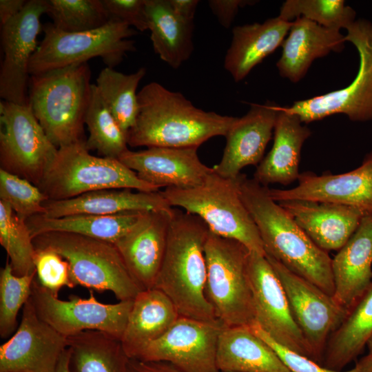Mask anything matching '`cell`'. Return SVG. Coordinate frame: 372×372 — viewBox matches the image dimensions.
Masks as SVG:
<instances>
[{"label":"cell","instance_id":"4dcf8cb0","mask_svg":"<svg viewBox=\"0 0 372 372\" xmlns=\"http://www.w3.org/2000/svg\"><path fill=\"white\" fill-rule=\"evenodd\" d=\"M371 335L372 282L330 335L322 365L341 371L362 353Z\"/></svg>","mask_w":372,"mask_h":372},{"label":"cell","instance_id":"f907efd6","mask_svg":"<svg viewBox=\"0 0 372 372\" xmlns=\"http://www.w3.org/2000/svg\"><path fill=\"white\" fill-rule=\"evenodd\" d=\"M366 347L368 348L369 352H372V335L370 338V339L369 340V341H368V342L366 344Z\"/></svg>","mask_w":372,"mask_h":372},{"label":"cell","instance_id":"4316f807","mask_svg":"<svg viewBox=\"0 0 372 372\" xmlns=\"http://www.w3.org/2000/svg\"><path fill=\"white\" fill-rule=\"evenodd\" d=\"M292 25L278 16L265 22L237 25L224 60L225 69L236 82L242 81L267 56L282 45Z\"/></svg>","mask_w":372,"mask_h":372},{"label":"cell","instance_id":"52a82bcc","mask_svg":"<svg viewBox=\"0 0 372 372\" xmlns=\"http://www.w3.org/2000/svg\"><path fill=\"white\" fill-rule=\"evenodd\" d=\"M81 141L59 147L37 186L48 200H61L106 189L158 192L118 158L92 155Z\"/></svg>","mask_w":372,"mask_h":372},{"label":"cell","instance_id":"836d02e7","mask_svg":"<svg viewBox=\"0 0 372 372\" xmlns=\"http://www.w3.org/2000/svg\"><path fill=\"white\" fill-rule=\"evenodd\" d=\"M145 74L144 68L132 74H123L106 67L96 79L95 85L100 96L126 134L136 121L138 111L136 90Z\"/></svg>","mask_w":372,"mask_h":372},{"label":"cell","instance_id":"e0dca14e","mask_svg":"<svg viewBox=\"0 0 372 372\" xmlns=\"http://www.w3.org/2000/svg\"><path fill=\"white\" fill-rule=\"evenodd\" d=\"M68 347V338L41 320L29 299L17 329L0 346V372H55Z\"/></svg>","mask_w":372,"mask_h":372},{"label":"cell","instance_id":"681fc988","mask_svg":"<svg viewBox=\"0 0 372 372\" xmlns=\"http://www.w3.org/2000/svg\"><path fill=\"white\" fill-rule=\"evenodd\" d=\"M69 358L70 351L68 347V349L65 351L63 355L61 356L55 372H70Z\"/></svg>","mask_w":372,"mask_h":372},{"label":"cell","instance_id":"7c38bea8","mask_svg":"<svg viewBox=\"0 0 372 372\" xmlns=\"http://www.w3.org/2000/svg\"><path fill=\"white\" fill-rule=\"evenodd\" d=\"M30 300L39 317L65 337L85 331H99L121 340L133 300L104 304L93 293L87 299L71 296L63 300L33 280Z\"/></svg>","mask_w":372,"mask_h":372},{"label":"cell","instance_id":"2e32d148","mask_svg":"<svg viewBox=\"0 0 372 372\" xmlns=\"http://www.w3.org/2000/svg\"><path fill=\"white\" fill-rule=\"evenodd\" d=\"M248 269L255 324L279 344L313 360L311 350L293 318L282 285L266 256L249 251Z\"/></svg>","mask_w":372,"mask_h":372},{"label":"cell","instance_id":"7bdbcfd3","mask_svg":"<svg viewBox=\"0 0 372 372\" xmlns=\"http://www.w3.org/2000/svg\"><path fill=\"white\" fill-rule=\"evenodd\" d=\"M110 19L144 32L148 30L146 0H102Z\"/></svg>","mask_w":372,"mask_h":372},{"label":"cell","instance_id":"ffe728a7","mask_svg":"<svg viewBox=\"0 0 372 372\" xmlns=\"http://www.w3.org/2000/svg\"><path fill=\"white\" fill-rule=\"evenodd\" d=\"M173 209L142 212L132 228L113 243L142 290L154 288L166 250Z\"/></svg>","mask_w":372,"mask_h":372},{"label":"cell","instance_id":"603a6c76","mask_svg":"<svg viewBox=\"0 0 372 372\" xmlns=\"http://www.w3.org/2000/svg\"><path fill=\"white\" fill-rule=\"evenodd\" d=\"M331 267L333 298L348 312L372 282V214L362 218L332 259Z\"/></svg>","mask_w":372,"mask_h":372},{"label":"cell","instance_id":"d590c367","mask_svg":"<svg viewBox=\"0 0 372 372\" xmlns=\"http://www.w3.org/2000/svg\"><path fill=\"white\" fill-rule=\"evenodd\" d=\"M0 244L6 250L14 273L19 276L36 273V250L25 220L0 200Z\"/></svg>","mask_w":372,"mask_h":372},{"label":"cell","instance_id":"60d3db41","mask_svg":"<svg viewBox=\"0 0 372 372\" xmlns=\"http://www.w3.org/2000/svg\"><path fill=\"white\" fill-rule=\"evenodd\" d=\"M37 279L41 286L58 296L63 287L74 288L69 264L59 254L49 249H35Z\"/></svg>","mask_w":372,"mask_h":372},{"label":"cell","instance_id":"f1b7e54d","mask_svg":"<svg viewBox=\"0 0 372 372\" xmlns=\"http://www.w3.org/2000/svg\"><path fill=\"white\" fill-rule=\"evenodd\" d=\"M179 316L172 301L160 289L140 291L133 300L121 340L127 357L133 358L143 346L162 336Z\"/></svg>","mask_w":372,"mask_h":372},{"label":"cell","instance_id":"f35d334b","mask_svg":"<svg viewBox=\"0 0 372 372\" xmlns=\"http://www.w3.org/2000/svg\"><path fill=\"white\" fill-rule=\"evenodd\" d=\"M37 273L19 276L8 260L0 271V336L11 337L17 329V315L30 299Z\"/></svg>","mask_w":372,"mask_h":372},{"label":"cell","instance_id":"484cf974","mask_svg":"<svg viewBox=\"0 0 372 372\" xmlns=\"http://www.w3.org/2000/svg\"><path fill=\"white\" fill-rule=\"evenodd\" d=\"M295 115L280 106L273 130V143L258 165L254 179L263 186L289 185L298 180L301 149L311 132Z\"/></svg>","mask_w":372,"mask_h":372},{"label":"cell","instance_id":"e575fe53","mask_svg":"<svg viewBox=\"0 0 372 372\" xmlns=\"http://www.w3.org/2000/svg\"><path fill=\"white\" fill-rule=\"evenodd\" d=\"M84 123L89 132L85 142L88 150H96L103 157L118 158L128 149L127 134L104 103L95 84L92 85Z\"/></svg>","mask_w":372,"mask_h":372},{"label":"cell","instance_id":"7a4b0ae2","mask_svg":"<svg viewBox=\"0 0 372 372\" xmlns=\"http://www.w3.org/2000/svg\"><path fill=\"white\" fill-rule=\"evenodd\" d=\"M239 192L259 231L266 255L330 296L334 293L332 259L316 245L287 211L273 200L268 187L240 174Z\"/></svg>","mask_w":372,"mask_h":372},{"label":"cell","instance_id":"d6a6232c","mask_svg":"<svg viewBox=\"0 0 372 372\" xmlns=\"http://www.w3.org/2000/svg\"><path fill=\"white\" fill-rule=\"evenodd\" d=\"M70 372H128L121 340L99 331L68 337Z\"/></svg>","mask_w":372,"mask_h":372},{"label":"cell","instance_id":"f6af8a7d","mask_svg":"<svg viewBox=\"0 0 372 372\" xmlns=\"http://www.w3.org/2000/svg\"><path fill=\"white\" fill-rule=\"evenodd\" d=\"M128 372H183L174 365L166 362L143 361L130 359Z\"/></svg>","mask_w":372,"mask_h":372},{"label":"cell","instance_id":"ba28073f","mask_svg":"<svg viewBox=\"0 0 372 372\" xmlns=\"http://www.w3.org/2000/svg\"><path fill=\"white\" fill-rule=\"evenodd\" d=\"M249 251L240 242L209 231L205 245V293L216 319L224 327H251L255 323Z\"/></svg>","mask_w":372,"mask_h":372},{"label":"cell","instance_id":"9a60e30c","mask_svg":"<svg viewBox=\"0 0 372 372\" xmlns=\"http://www.w3.org/2000/svg\"><path fill=\"white\" fill-rule=\"evenodd\" d=\"M48 0H29L23 10L1 25L3 58L0 69V96L3 101L28 105L30 63L42 26L41 17L48 13Z\"/></svg>","mask_w":372,"mask_h":372},{"label":"cell","instance_id":"7402d4cb","mask_svg":"<svg viewBox=\"0 0 372 372\" xmlns=\"http://www.w3.org/2000/svg\"><path fill=\"white\" fill-rule=\"evenodd\" d=\"M320 248L338 251L366 215L344 205L302 199L277 202Z\"/></svg>","mask_w":372,"mask_h":372},{"label":"cell","instance_id":"cb8c5ba5","mask_svg":"<svg viewBox=\"0 0 372 372\" xmlns=\"http://www.w3.org/2000/svg\"><path fill=\"white\" fill-rule=\"evenodd\" d=\"M287 36L276 67L281 76L293 83L305 76L316 59L331 52H341L346 41L340 30L323 27L304 17L292 21Z\"/></svg>","mask_w":372,"mask_h":372},{"label":"cell","instance_id":"f546056e","mask_svg":"<svg viewBox=\"0 0 372 372\" xmlns=\"http://www.w3.org/2000/svg\"><path fill=\"white\" fill-rule=\"evenodd\" d=\"M146 13L154 52L172 68H178L193 52L194 23L178 17L168 0H146Z\"/></svg>","mask_w":372,"mask_h":372},{"label":"cell","instance_id":"7dc6e473","mask_svg":"<svg viewBox=\"0 0 372 372\" xmlns=\"http://www.w3.org/2000/svg\"><path fill=\"white\" fill-rule=\"evenodd\" d=\"M28 1L25 0H1L0 1V21L1 25H4L11 19L19 14Z\"/></svg>","mask_w":372,"mask_h":372},{"label":"cell","instance_id":"d6986e66","mask_svg":"<svg viewBox=\"0 0 372 372\" xmlns=\"http://www.w3.org/2000/svg\"><path fill=\"white\" fill-rule=\"evenodd\" d=\"M198 147H151L140 151L129 149L118 159L135 172L140 179L158 189H187L204 183L213 168L203 164Z\"/></svg>","mask_w":372,"mask_h":372},{"label":"cell","instance_id":"3957f363","mask_svg":"<svg viewBox=\"0 0 372 372\" xmlns=\"http://www.w3.org/2000/svg\"><path fill=\"white\" fill-rule=\"evenodd\" d=\"M209 231L198 216L174 207L154 286L169 297L180 316L203 321L218 320L205 293V245Z\"/></svg>","mask_w":372,"mask_h":372},{"label":"cell","instance_id":"8992f818","mask_svg":"<svg viewBox=\"0 0 372 372\" xmlns=\"http://www.w3.org/2000/svg\"><path fill=\"white\" fill-rule=\"evenodd\" d=\"M33 243L35 249L53 250L67 260L74 287L110 291L119 301L133 300L143 291L110 242L75 234L48 232L34 237Z\"/></svg>","mask_w":372,"mask_h":372},{"label":"cell","instance_id":"bcb514c9","mask_svg":"<svg viewBox=\"0 0 372 372\" xmlns=\"http://www.w3.org/2000/svg\"><path fill=\"white\" fill-rule=\"evenodd\" d=\"M174 12L180 19L193 22L199 1L198 0H168Z\"/></svg>","mask_w":372,"mask_h":372},{"label":"cell","instance_id":"c3c4849f","mask_svg":"<svg viewBox=\"0 0 372 372\" xmlns=\"http://www.w3.org/2000/svg\"><path fill=\"white\" fill-rule=\"evenodd\" d=\"M355 367L359 372H372V352L361 358L355 364Z\"/></svg>","mask_w":372,"mask_h":372},{"label":"cell","instance_id":"5b68a950","mask_svg":"<svg viewBox=\"0 0 372 372\" xmlns=\"http://www.w3.org/2000/svg\"><path fill=\"white\" fill-rule=\"evenodd\" d=\"M238 176L224 178L213 169L197 187H168L161 192L171 207L198 216L211 233L266 256L258 227L240 196Z\"/></svg>","mask_w":372,"mask_h":372},{"label":"cell","instance_id":"30bf717a","mask_svg":"<svg viewBox=\"0 0 372 372\" xmlns=\"http://www.w3.org/2000/svg\"><path fill=\"white\" fill-rule=\"evenodd\" d=\"M346 30V41L355 47L359 55L358 73L342 89L282 107L304 124L337 114H344L353 121L372 120V23L364 19H355Z\"/></svg>","mask_w":372,"mask_h":372},{"label":"cell","instance_id":"5bb4252c","mask_svg":"<svg viewBox=\"0 0 372 372\" xmlns=\"http://www.w3.org/2000/svg\"><path fill=\"white\" fill-rule=\"evenodd\" d=\"M223 327L219 320L180 316L162 336L143 346L131 359L166 362L183 372H220L216 351Z\"/></svg>","mask_w":372,"mask_h":372},{"label":"cell","instance_id":"9c48e42d","mask_svg":"<svg viewBox=\"0 0 372 372\" xmlns=\"http://www.w3.org/2000/svg\"><path fill=\"white\" fill-rule=\"evenodd\" d=\"M44 37L31 58L29 72L34 75L100 57L107 67L120 64L126 54L136 50L130 37L136 30L111 19L105 25L89 31L65 32L52 23L42 26Z\"/></svg>","mask_w":372,"mask_h":372},{"label":"cell","instance_id":"b9f144b4","mask_svg":"<svg viewBox=\"0 0 372 372\" xmlns=\"http://www.w3.org/2000/svg\"><path fill=\"white\" fill-rule=\"evenodd\" d=\"M250 327L256 335L272 347L291 372H359L355 367L346 371L328 369L307 356L296 353L279 344L256 324L254 323Z\"/></svg>","mask_w":372,"mask_h":372},{"label":"cell","instance_id":"d4e9b609","mask_svg":"<svg viewBox=\"0 0 372 372\" xmlns=\"http://www.w3.org/2000/svg\"><path fill=\"white\" fill-rule=\"evenodd\" d=\"M43 214L60 218L74 214L114 215L130 211L165 210L172 208L158 192H132L130 189H106L87 192L77 197L43 203Z\"/></svg>","mask_w":372,"mask_h":372},{"label":"cell","instance_id":"8fae6325","mask_svg":"<svg viewBox=\"0 0 372 372\" xmlns=\"http://www.w3.org/2000/svg\"><path fill=\"white\" fill-rule=\"evenodd\" d=\"M1 169L38 186L58 148L50 141L29 105L0 102Z\"/></svg>","mask_w":372,"mask_h":372},{"label":"cell","instance_id":"277c9868","mask_svg":"<svg viewBox=\"0 0 372 372\" xmlns=\"http://www.w3.org/2000/svg\"><path fill=\"white\" fill-rule=\"evenodd\" d=\"M90 79L87 63L30 75L28 105L58 149L85 141L83 125L92 85Z\"/></svg>","mask_w":372,"mask_h":372},{"label":"cell","instance_id":"74e56055","mask_svg":"<svg viewBox=\"0 0 372 372\" xmlns=\"http://www.w3.org/2000/svg\"><path fill=\"white\" fill-rule=\"evenodd\" d=\"M356 13L343 0H287L278 17L287 21L304 17L331 29H346L355 21Z\"/></svg>","mask_w":372,"mask_h":372},{"label":"cell","instance_id":"ac0fdd59","mask_svg":"<svg viewBox=\"0 0 372 372\" xmlns=\"http://www.w3.org/2000/svg\"><path fill=\"white\" fill-rule=\"evenodd\" d=\"M268 193L276 202L302 199L354 207L366 214H372V152L364 158L360 166L349 172L318 175L311 172L300 173L298 185L289 189H269Z\"/></svg>","mask_w":372,"mask_h":372},{"label":"cell","instance_id":"83f0119b","mask_svg":"<svg viewBox=\"0 0 372 372\" xmlns=\"http://www.w3.org/2000/svg\"><path fill=\"white\" fill-rule=\"evenodd\" d=\"M216 365L220 372H291L272 347L247 326L223 327Z\"/></svg>","mask_w":372,"mask_h":372},{"label":"cell","instance_id":"6da1fadb","mask_svg":"<svg viewBox=\"0 0 372 372\" xmlns=\"http://www.w3.org/2000/svg\"><path fill=\"white\" fill-rule=\"evenodd\" d=\"M138 104L136 121L127 133L132 147H198L212 137L225 136L236 118L199 109L157 82L143 87Z\"/></svg>","mask_w":372,"mask_h":372},{"label":"cell","instance_id":"44dd1931","mask_svg":"<svg viewBox=\"0 0 372 372\" xmlns=\"http://www.w3.org/2000/svg\"><path fill=\"white\" fill-rule=\"evenodd\" d=\"M250 106L229 129L221 160L213 167L224 178H236L245 167L258 165L273 133L280 106L271 101Z\"/></svg>","mask_w":372,"mask_h":372},{"label":"cell","instance_id":"4fadbf2b","mask_svg":"<svg viewBox=\"0 0 372 372\" xmlns=\"http://www.w3.org/2000/svg\"><path fill=\"white\" fill-rule=\"evenodd\" d=\"M266 257L282 285L293 318L311 350L313 360L322 364L327 341L347 311L313 283L273 258Z\"/></svg>","mask_w":372,"mask_h":372},{"label":"cell","instance_id":"ab89813d","mask_svg":"<svg viewBox=\"0 0 372 372\" xmlns=\"http://www.w3.org/2000/svg\"><path fill=\"white\" fill-rule=\"evenodd\" d=\"M48 198L30 181L17 175L0 169V200L10 205L21 218L27 220L35 215L43 214V203Z\"/></svg>","mask_w":372,"mask_h":372},{"label":"cell","instance_id":"ee69618b","mask_svg":"<svg viewBox=\"0 0 372 372\" xmlns=\"http://www.w3.org/2000/svg\"><path fill=\"white\" fill-rule=\"evenodd\" d=\"M254 1L249 0H209L208 5L220 24L228 28L231 25L238 10L247 5H252Z\"/></svg>","mask_w":372,"mask_h":372},{"label":"cell","instance_id":"8d00e7d4","mask_svg":"<svg viewBox=\"0 0 372 372\" xmlns=\"http://www.w3.org/2000/svg\"><path fill=\"white\" fill-rule=\"evenodd\" d=\"M48 6L54 26L65 32L94 30L110 21L102 0H48Z\"/></svg>","mask_w":372,"mask_h":372},{"label":"cell","instance_id":"1f68e13d","mask_svg":"<svg viewBox=\"0 0 372 372\" xmlns=\"http://www.w3.org/2000/svg\"><path fill=\"white\" fill-rule=\"evenodd\" d=\"M143 211L114 215L74 214L60 218L35 215L25 221L32 238L48 232L75 234L114 243L135 224Z\"/></svg>","mask_w":372,"mask_h":372}]
</instances>
